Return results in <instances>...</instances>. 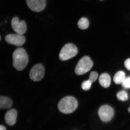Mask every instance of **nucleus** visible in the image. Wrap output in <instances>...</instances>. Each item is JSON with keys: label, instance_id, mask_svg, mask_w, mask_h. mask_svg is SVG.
<instances>
[{"label": "nucleus", "instance_id": "nucleus-1", "mask_svg": "<svg viewBox=\"0 0 130 130\" xmlns=\"http://www.w3.org/2000/svg\"><path fill=\"white\" fill-rule=\"evenodd\" d=\"M13 66L18 71L24 70L28 63L29 59L25 50L22 48L16 49L13 54Z\"/></svg>", "mask_w": 130, "mask_h": 130}, {"label": "nucleus", "instance_id": "nucleus-2", "mask_svg": "<svg viewBox=\"0 0 130 130\" xmlns=\"http://www.w3.org/2000/svg\"><path fill=\"white\" fill-rule=\"evenodd\" d=\"M78 106L76 98L72 96H67L63 98L58 104V108L62 113H72L76 109Z\"/></svg>", "mask_w": 130, "mask_h": 130}, {"label": "nucleus", "instance_id": "nucleus-3", "mask_svg": "<svg viewBox=\"0 0 130 130\" xmlns=\"http://www.w3.org/2000/svg\"><path fill=\"white\" fill-rule=\"evenodd\" d=\"M93 61L88 56H85L79 60L75 69L77 75H81L89 71L93 66Z\"/></svg>", "mask_w": 130, "mask_h": 130}, {"label": "nucleus", "instance_id": "nucleus-4", "mask_svg": "<svg viewBox=\"0 0 130 130\" xmlns=\"http://www.w3.org/2000/svg\"><path fill=\"white\" fill-rule=\"evenodd\" d=\"M78 49L72 43H68L63 46L59 54L60 60L65 61L70 59L77 55Z\"/></svg>", "mask_w": 130, "mask_h": 130}, {"label": "nucleus", "instance_id": "nucleus-5", "mask_svg": "<svg viewBox=\"0 0 130 130\" xmlns=\"http://www.w3.org/2000/svg\"><path fill=\"white\" fill-rule=\"evenodd\" d=\"M98 115L103 121L108 122L110 121L113 117V109L110 106L104 105L100 108L98 111Z\"/></svg>", "mask_w": 130, "mask_h": 130}, {"label": "nucleus", "instance_id": "nucleus-6", "mask_svg": "<svg viewBox=\"0 0 130 130\" xmlns=\"http://www.w3.org/2000/svg\"><path fill=\"white\" fill-rule=\"evenodd\" d=\"M44 68L41 64H37L31 68L29 76L32 81H40L44 76Z\"/></svg>", "mask_w": 130, "mask_h": 130}, {"label": "nucleus", "instance_id": "nucleus-7", "mask_svg": "<svg viewBox=\"0 0 130 130\" xmlns=\"http://www.w3.org/2000/svg\"><path fill=\"white\" fill-rule=\"evenodd\" d=\"M6 41L9 44H13L17 46H21L24 44L26 41L24 36L19 34H9L5 38Z\"/></svg>", "mask_w": 130, "mask_h": 130}, {"label": "nucleus", "instance_id": "nucleus-8", "mask_svg": "<svg viewBox=\"0 0 130 130\" xmlns=\"http://www.w3.org/2000/svg\"><path fill=\"white\" fill-rule=\"evenodd\" d=\"M11 26L13 30L17 34L23 35L26 32L27 26L25 21H19L18 17H14L12 19Z\"/></svg>", "mask_w": 130, "mask_h": 130}, {"label": "nucleus", "instance_id": "nucleus-9", "mask_svg": "<svg viewBox=\"0 0 130 130\" xmlns=\"http://www.w3.org/2000/svg\"><path fill=\"white\" fill-rule=\"evenodd\" d=\"M28 7L34 12H40L44 10L46 5V0H26Z\"/></svg>", "mask_w": 130, "mask_h": 130}, {"label": "nucleus", "instance_id": "nucleus-10", "mask_svg": "<svg viewBox=\"0 0 130 130\" xmlns=\"http://www.w3.org/2000/svg\"><path fill=\"white\" fill-rule=\"evenodd\" d=\"M18 112L16 109H12L7 112L5 114L6 123L9 126H13L16 123Z\"/></svg>", "mask_w": 130, "mask_h": 130}, {"label": "nucleus", "instance_id": "nucleus-11", "mask_svg": "<svg viewBox=\"0 0 130 130\" xmlns=\"http://www.w3.org/2000/svg\"><path fill=\"white\" fill-rule=\"evenodd\" d=\"M111 78L108 74L103 73L99 78V83L103 88H108L111 84Z\"/></svg>", "mask_w": 130, "mask_h": 130}, {"label": "nucleus", "instance_id": "nucleus-12", "mask_svg": "<svg viewBox=\"0 0 130 130\" xmlns=\"http://www.w3.org/2000/svg\"><path fill=\"white\" fill-rule=\"evenodd\" d=\"M12 100L9 98L0 96V109H8L12 106Z\"/></svg>", "mask_w": 130, "mask_h": 130}, {"label": "nucleus", "instance_id": "nucleus-13", "mask_svg": "<svg viewBox=\"0 0 130 130\" xmlns=\"http://www.w3.org/2000/svg\"><path fill=\"white\" fill-rule=\"evenodd\" d=\"M125 79V73L122 71H120L116 73L113 77L114 82L117 84L123 83Z\"/></svg>", "mask_w": 130, "mask_h": 130}, {"label": "nucleus", "instance_id": "nucleus-14", "mask_svg": "<svg viewBox=\"0 0 130 130\" xmlns=\"http://www.w3.org/2000/svg\"><path fill=\"white\" fill-rule=\"evenodd\" d=\"M89 21L88 19L85 18H82L79 19L78 22V26L80 29H86L88 28Z\"/></svg>", "mask_w": 130, "mask_h": 130}, {"label": "nucleus", "instance_id": "nucleus-15", "mask_svg": "<svg viewBox=\"0 0 130 130\" xmlns=\"http://www.w3.org/2000/svg\"><path fill=\"white\" fill-rule=\"evenodd\" d=\"M118 100L122 101H127L128 99V93L125 91H121L117 93L116 95Z\"/></svg>", "mask_w": 130, "mask_h": 130}, {"label": "nucleus", "instance_id": "nucleus-16", "mask_svg": "<svg viewBox=\"0 0 130 130\" xmlns=\"http://www.w3.org/2000/svg\"><path fill=\"white\" fill-rule=\"evenodd\" d=\"M92 83L89 79L84 81L81 84V88L84 90H88L90 89Z\"/></svg>", "mask_w": 130, "mask_h": 130}, {"label": "nucleus", "instance_id": "nucleus-17", "mask_svg": "<svg viewBox=\"0 0 130 130\" xmlns=\"http://www.w3.org/2000/svg\"><path fill=\"white\" fill-rule=\"evenodd\" d=\"M98 74L95 72H92L91 73L90 75L89 80H90L92 83L94 82L97 79L98 77Z\"/></svg>", "mask_w": 130, "mask_h": 130}, {"label": "nucleus", "instance_id": "nucleus-18", "mask_svg": "<svg viewBox=\"0 0 130 130\" xmlns=\"http://www.w3.org/2000/svg\"><path fill=\"white\" fill-rule=\"evenodd\" d=\"M122 84V86L125 88H130V77L125 78Z\"/></svg>", "mask_w": 130, "mask_h": 130}, {"label": "nucleus", "instance_id": "nucleus-19", "mask_svg": "<svg viewBox=\"0 0 130 130\" xmlns=\"http://www.w3.org/2000/svg\"><path fill=\"white\" fill-rule=\"evenodd\" d=\"M124 66L127 70L130 71V58L127 59L125 61Z\"/></svg>", "mask_w": 130, "mask_h": 130}, {"label": "nucleus", "instance_id": "nucleus-20", "mask_svg": "<svg viewBox=\"0 0 130 130\" xmlns=\"http://www.w3.org/2000/svg\"><path fill=\"white\" fill-rule=\"evenodd\" d=\"M0 130H6V129L4 126L0 125Z\"/></svg>", "mask_w": 130, "mask_h": 130}, {"label": "nucleus", "instance_id": "nucleus-21", "mask_svg": "<svg viewBox=\"0 0 130 130\" xmlns=\"http://www.w3.org/2000/svg\"><path fill=\"white\" fill-rule=\"evenodd\" d=\"M128 111L130 113V107L129 108V109H128Z\"/></svg>", "mask_w": 130, "mask_h": 130}, {"label": "nucleus", "instance_id": "nucleus-22", "mask_svg": "<svg viewBox=\"0 0 130 130\" xmlns=\"http://www.w3.org/2000/svg\"><path fill=\"white\" fill-rule=\"evenodd\" d=\"M1 37H0V41H1Z\"/></svg>", "mask_w": 130, "mask_h": 130}, {"label": "nucleus", "instance_id": "nucleus-23", "mask_svg": "<svg viewBox=\"0 0 130 130\" xmlns=\"http://www.w3.org/2000/svg\"><path fill=\"white\" fill-rule=\"evenodd\" d=\"M100 1H102V0H100Z\"/></svg>", "mask_w": 130, "mask_h": 130}]
</instances>
